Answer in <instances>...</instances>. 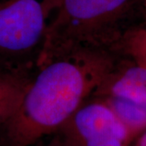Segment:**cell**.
<instances>
[{
	"instance_id": "obj_9",
	"label": "cell",
	"mask_w": 146,
	"mask_h": 146,
	"mask_svg": "<svg viewBox=\"0 0 146 146\" xmlns=\"http://www.w3.org/2000/svg\"><path fill=\"white\" fill-rule=\"evenodd\" d=\"M131 146H146V128L136 136Z\"/></svg>"
},
{
	"instance_id": "obj_7",
	"label": "cell",
	"mask_w": 146,
	"mask_h": 146,
	"mask_svg": "<svg viewBox=\"0 0 146 146\" xmlns=\"http://www.w3.org/2000/svg\"><path fill=\"white\" fill-rule=\"evenodd\" d=\"M110 109L128 130L133 141L146 128V110L129 102L119 98H103Z\"/></svg>"
},
{
	"instance_id": "obj_11",
	"label": "cell",
	"mask_w": 146,
	"mask_h": 146,
	"mask_svg": "<svg viewBox=\"0 0 146 146\" xmlns=\"http://www.w3.org/2000/svg\"><path fill=\"white\" fill-rule=\"evenodd\" d=\"M144 4H145V7L146 10V0H144Z\"/></svg>"
},
{
	"instance_id": "obj_2",
	"label": "cell",
	"mask_w": 146,
	"mask_h": 146,
	"mask_svg": "<svg viewBox=\"0 0 146 146\" xmlns=\"http://www.w3.org/2000/svg\"><path fill=\"white\" fill-rule=\"evenodd\" d=\"M137 0H58L37 55L38 67L80 49H102Z\"/></svg>"
},
{
	"instance_id": "obj_1",
	"label": "cell",
	"mask_w": 146,
	"mask_h": 146,
	"mask_svg": "<svg viewBox=\"0 0 146 146\" xmlns=\"http://www.w3.org/2000/svg\"><path fill=\"white\" fill-rule=\"evenodd\" d=\"M115 66L102 49H80L40 67L16 112L1 126L3 146H32L55 134Z\"/></svg>"
},
{
	"instance_id": "obj_4",
	"label": "cell",
	"mask_w": 146,
	"mask_h": 146,
	"mask_svg": "<svg viewBox=\"0 0 146 146\" xmlns=\"http://www.w3.org/2000/svg\"><path fill=\"white\" fill-rule=\"evenodd\" d=\"M55 136L63 146H131L133 138L104 100L84 102Z\"/></svg>"
},
{
	"instance_id": "obj_5",
	"label": "cell",
	"mask_w": 146,
	"mask_h": 146,
	"mask_svg": "<svg viewBox=\"0 0 146 146\" xmlns=\"http://www.w3.org/2000/svg\"><path fill=\"white\" fill-rule=\"evenodd\" d=\"M94 94L124 100L146 110V66L133 60L115 66Z\"/></svg>"
},
{
	"instance_id": "obj_8",
	"label": "cell",
	"mask_w": 146,
	"mask_h": 146,
	"mask_svg": "<svg viewBox=\"0 0 146 146\" xmlns=\"http://www.w3.org/2000/svg\"><path fill=\"white\" fill-rule=\"evenodd\" d=\"M122 45L133 61L146 66V29L126 33L122 39Z\"/></svg>"
},
{
	"instance_id": "obj_10",
	"label": "cell",
	"mask_w": 146,
	"mask_h": 146,
	"mask_svg": "<svg viewBox=\"0 0 146 146\" xmlns=\"http://www.w3.org/2000/svg\"><path fill=\"white\" fill-rule=\"evenodd\" d=\"M46 146H63V145L61 144V142L58 139L57 136H54V139H52V141H50V142Z\"/></svg>"
},
{
	"instance_id": "obj_6",
	"label": "cell",
	"mask_w": 146,
	"mask_h": 146,
	"mask_svg": "<svg viewBox=\"0 0 146 146\" xmlns=\"http://www.w3.org/2000/svg\"><path fill=\"white\" fill-rule=\"evenodd\" d=\"M29 83L14 68L0 66V127L16 112Z\"/></svg>"
},
{
	"instance_id": "obj_3",
	"label": "cell",
	"mask_w": 146,
	"mask_h": 146,
	"mask_svg": "<svg viewBox=\"0 0 146 146\" xmlns=\"http://www.w3.org/2000/svg\"><path fill=\"white\" fill-rule=\"evenodd\" d=\"M58 0L0 1V66L41 50Z\"/></svg>"
}]
</instances>
